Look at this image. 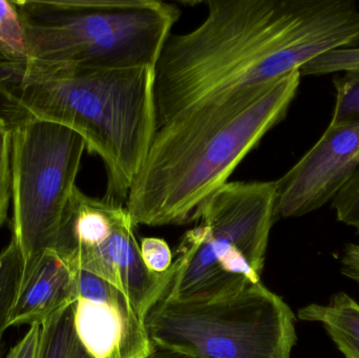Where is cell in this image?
I'll return each instance as SVG.
<instances>
[{"label": "cell", "instance_id": "cell-19", "mask_svg": "<svg viewBox=\"0 0 359 358\" xmlns=\"http://www.w3.org/2000/svg\"><path fill=\"white\" fill-rule=\"evenodd\" d=\"M337 221L353 227L359 233V168L332 201Z\"/></svg>", "mask_w": 359, "mask_h": 358}, {"label": "cell", "instance_id": "cell-5", "mask_svg": "<svg viewBox=\"0 0 359 358\" xmlns=\"http://www.w3.org/2000/svg\"><path fill=\"white\" fill-rule=\"evenodd\" d=\"M276 203V181H236L217 189L182 237L162 298L215 300L261 282Z\"/></svg>", "mask_w": 359, "mask_h": 358}, {"label": "cell", "instance_id": "cell-20", "mask_svg": "<svg viewBox=\"0 0 359 358\" xmlns=\"http://www.w3.org/2000/svg\"><path fill=\"white\" fill-rule=\"evenodd\" d=\"M141 258L151 273L163 275L170 270L174 256L168 244L159 237H144L140 244Z\"/></svg>", "mask_w": 359, "mask_h": 358}, {"label": "cell", "instance_id": "cell-3", "mask_svg": "<svg viewBox=\"0 0 359 358\" xmlns=\"http://www.w3.org/2000/svg\"><path fill=\"white\" fill-rule=\"evenodd\" d=\"M155 67L88 69L0 61V118L59 124L104 164V199L126 205L157 132Z\"/></svg>", "mask_w": 359, "mask_h": 358}, {"label": "cell", "instance_id": "cell-18", "mask_svg": "<svg viewBox=\"0 0 359 358\" xmlns=\"http://www.w3.org/2000/svg\"><path fill=\"white\" fill-rule=\"evenodd\" d=\"M12 204V128L0 118V228Z\"/></svg>", "mask_w": 359, "mask_h": 358}, {"label": "cell", "instance_id": "cell-26", "mask_svg": "<svg viewBox=\"0 0 359 358\" xmlns=\"http://www.w3.org/2000/svg\"><path fill=\"white\" fill-rule=\"evenodd\" d=\"M356 247H358V249L359 250V245H356Z\"/></svg>", "mask_w": 359, "mask_h": 358}, {"label": "cell", "instance_id": "cell-14", "mask_svg": "<svg viewBox=\"0 0 359 358\" xmlns=\"http://www.w3.org/2000/svg\"><path fill=\"white\" fill-rule=\"evenodd\" d=\"M23 271V260L14 242L0 252V358L4 352V334L16 298Z\"/></svg>", "mask_w": 359, "mask_h": 358}, {"label": "cell", "instance_id": "cell-11", "mask_svg": "<svg viewBox=\"0 0 359 358\" xmlns=\"http://www.w3.org/2000/svg\"><path fill=\"white\" fill-rule=\"evenodd\" d=\"M77 271L55 249H46L23 266L8 328L43 323L76 301Z\"/></svg>", "mask_w": 359, "mask_h": 358}, {"label": "cell", "instance_id": "cell-22", "mask_svg": "<svg viewBox=\"0 0 359 358\" xmlns=\"http://www.w3.org/2000/svg\"><path fill=\"white\" fill-rule=\"evenodd\" d=\"M341 273L359 286V250L356 244H349L345 248L341 259Z\"/></svg>", "mask_w": 359, "mask_h": 358}, {"label": "cell", "instance_id": "cell-9", "mask_svg": "<svg viewBox=\"0 0 359 358\" xmlns=\"http://www.w3.org/2000/svg\"><path fill=\"white\" fill-rule=\"evenodd\" d=\"M359 168V123L331 124L313 147L276 181V214L299 218L333 201Z\"/></svg>", "mask_w": 359, "mask_h": 358}, {"label": "cell", "instance_id": "cell-23", "mask_svg": "<svg viewBox=\"0 0 359 358\" xmlns=\"http://www.w3.org/2000/svg\"><path fill=\"white\" fill-rule=\"evenodd\" d=\"M147 358H192L186 357V355L180 354V353L172 352V351L164 350V349L155 347L151 354Z\"/></svg>", "mask_w": 359, "mask_h": 358}, {"label": "cell", "instance_id": "cell-10", "mask_svg": "<svg viewBox=\"0 0 359 358\" xmlns=\"http://www.w3.org/2000/svg\"><path fill=\"white\" fill-rule=\"evenodd\" d=\"M73 308L76 331L92 358H147L155 349L128 296L80 269Z\"/></svg>", "mask_w": 359, "mask_h": 358}, {"label": "cell", "instance_id": "cell-15", "mask_svg": "<svg viewBox=\"0 0 359 358\" xmlns=\"http://www.w3.org/2000/svg\"><path fill=\"white\" fill-rule=\"evenodd\" d=\"M0 48L6 61L27 60L25 33L12 1L0 0Z\"/></svg>", "mask_w": 359, "mask_h": 358}, {"label": "cell", "instance_id": "cell-6", "mask_svg": "<svg viewBox=\"0 0 359 358\" xmlns=\"http://www.w3.org/2000/svg\"><path fill=\"white\" fill-rule=\"evenodd\" d=\"M145 326L154 346L192 358H290L295 315L262 282L209 301L162 298Z\"/></svg>", "mask_w": 359, "mask_h": 358}, {"label": "cell", "instance_id": "cell-16", "mask_svg": "<svg viewBox=\"0 0 359 358\" xmlns=\"http://www.w3.org/2000/svg\"><path fill=\"white\" fill-rule=\"evenodd\" d=\"M337 101L331 124L359 123V73L349 71L333 79Z\"/></svg>", "mask_w": 359, "mask_h": 358}, {"label": "cell", "instance_id": "cell-25", "mask_svg": "<svg viewBox=\"0 0 359 358\" xmlns=\"http://www.w3.org/2000/svg\"><path fill=\"white\" fill-rule=\"evenodd\" d=\"M0 113H1V105H0Z\"/></svg>", "mask_w": 359, "mask_h": 358}, {"label": "cell", "instance_id": "cell-7", "mask_svg": "<svg viewBox=\"0 0 359 358\" xmlns=\"http://www.w3.org/2000/svg\"><path fill=\"white\" fill-rule=\"evenodd\" d=\"M86 151L83 138L59 124L12 128V239L23 266L55 249Z\"/></svg>", "mask_w": 359, "mask_h": 358}, {"label": "cell", "instance_id": "cell-1", "mask_svg": "<svg viewBox=\"0 0 359 358\" xmlns=\"http://www.w3.org/2000/svg\"><path fill=\"white\" fill-rule=\"evenodd\" d=\"M207 8L198 27L170 34L156 63L157 130L188 107L278 81L359 42L352 0H209Z\"/></svg>", "mask_w": 359, "mask_h": 358}, {"label": "cell", "instance_id": "cell-21", "mask_svg": "<svg viewBox=\"0 0 359 358\" xmlns=\"http://www.w3.org/2000/svg\"><path fill=\"white\" fill-rule=\"evenodd\" d=\"M41 324L29 326V331L19 340L16 346L13 347L6 358H38L40 345H41Z\"/></svg>", "mask_w": 359, "mask_h": 358}, {"label": "cell", "instance_id": "cell-24", "mask_svg": "<svg viewBox=\"0 0 359 358\" xmlns=\"http://www.w3.org/2000/svg\"><path fill=\"white\" fill-rule=\"evenodd\" d=\"M6 57H4V53H2L1 48H0V61H6Z\"/></svg>", "mask_w": 359, "mask_h": 358}, {"label": "cell", "instance_id": "cell-4", "mask_svg": "<svg viewBox=\"0 0 359 358\" xmlns=\"http://www.w3.org/2000/svg\"><path fill=\"white\" fill-rule=\"evenodd\" d=\"M27 60L88 69L155 67L181 11L158 0H11Z\"/></svg>", "mask_w": 359, "mask_h": 358}, {"label": "cell", "instance_id": "cell-17", "mask_svg": "<svg viewBox=\"0 0 359 358\" xmlns=\"http://www.w3.org/2000/svg\"><path fill=\"white\" fill-rule=\"evenodd\" d=\"M359 73V48H337L316 57L302 67L301 75L324 76L334 73Z\"/></svg>", "mask_w": 359, "mask_h": 358}, {"label": "cell", "instance_id": "cell-2", "mask_svg": "<svg viewBox=\"0 0 359 358\" xmlns=\"http://www.w3.org/2000/svg\"><path fill=\"white\" fill-rule=\"evenodd\" d=\"M301 71L188 107L160 126L126 207L133 224L192 222L238 164L285 119Z\"/></svg>", "mask_w": 359, "mask_h": 358}, {"label": "cell", "instance_id": "cell-13", "mask_svg": "<svg viewBox=\"0 0 359 358\" xmlns=\"http://www.w3.org/2000/svg\"><path fill=\"white\" fill-rule=\"evenodd\" d=\"M38 358H92L76 331L73 304L41 323Z\"/></svg>", "mask_w": 359, "mask_h": 358}, {"label": "cell", "instance_id": "cell-8", "mask_svg": "<svg viewBox=\"0 0 359 358\" xmlns=\"http://www.w3.org/2000/svg\"><path fill=\"white\" fill-rule=\"evenodd\" d=\"M134 227L126 205L90 197L77 187L55 250L76 268L121 290L145 321L165 296L172 271L157 275L145 267Z\"/></svg>", "mask_w": 359, "mask_h": 358}, {"label": "cell", "instance_id": "cell-12", "mask_svg": "<svg viewBox=\"0 0 359 358\" xmlns=\"http://www.w3.org/2000/svg\"><path fill=\"white\" fill-rule=\"evenodd\" d=\"M297 317L322 325L345 358H359V304L349 294L337 292L327 304L307 305Z\"/></svg>", "mask_w": 359, "mask_h": 358}]
</instances>
